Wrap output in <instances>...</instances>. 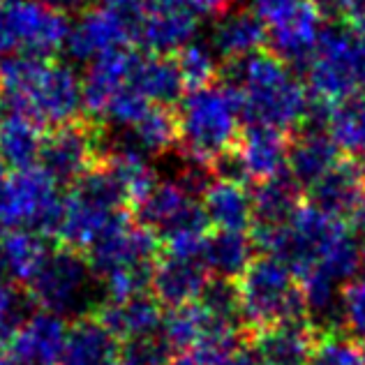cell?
Listing matches in <instances>:
<instances>
[{
	"label": "cell",
	"mask_w": 365,
	"mask_h": 365,
	"mask_svg": "<svg viewBox=\"0 0 365 365\" xmlns=\"http://www.w3.org/2000/svg\"><path fill=\"white\" fill-rule=\"evenodd\" d=\"M0 93L12 111H21L44 128L74 123L83 111L81 76L70 63L40 56H5Z\"/></svg>",
	"instance_id": "obj_1"
},
{
	"label": "cell",
	"mask_w": 365,
	"mask_h": 365,
	"mask_svg": "<svg viewBox=\"0 0 365 365\" xmlns=\"http://www.w3.org/2000/svg\"><path fill=\"white\" fill-rule=\"evenodd\" d=\"M227 83L238 93L247 125H268L287 132L305 123L310 95L292 67L275 53L257 51L247 58L232 61L227 67Z\"/></svg>",
	"instance_id": "obj_2"
},
{
	"label": "cell",
	"mask_w": 365,
	"mask_h": 365,
	"mask_svg": "<svg viewBox=\"0 0 365 365\" xmlns=\"http://www.w3.org/2000/svg\"><path fill=\"white\" fill-rule=\"evenodd\" d=\"M241 100L234 86L208 83L192 88L178 102V141L185 155L213 165L241 137Z\"/></svg>",
	"instance_id": "obj_3"
},
{
	"label": "cell",
	"mask_w": 365,
	"mask_h": 365,
	"mask_svg": "<svg viewBox=\"0 0 365 365\" xmlns=\"http://www.w3.org/2000/svg\"><path fill=\"white\" fill-rule=\"evenodd\" d=\"M139 222L167 247V255L199 257L208 236V217L201 201L178 180H158L139 204Z\"/></svg>",
	"instance_id": "obj_4"
},
{
	"label": "cell",
	"mask_w": 365,
	"mask_h": 365,
	"mask_svg": "<svg viewBox=\"0 0 365 365\" xmlns=\"http://www.w3.org/2000/svg\"><path fill=\"white\" fill-rule=\"evenodd\" d=\"M344 227L338 215H331L319 206L299 204L292 217L282 225L257 227L255 229V245L262 247L266 255L289 268L296 277H303L317 268L322 255L326 252Z\"/></svg>",
	"instance_id": "obj_5"
},
{
	"label": "cell",
	"mask_w": 365,
	"mask_h": 365,
	"mask_svg": "<svg viewBox=\"0 0 365 365\" xmlns=\"http://www.w3.org/2000/svg\"><path fill=\"white\" fill-rule=\"evenodd\" d=\"M238 299H241L243 324L257 331L282 322L307 324L296 275L271 255L255 259L238 277Z\"/></svg>",
	"instance_id": "obj_6"
},
{
	"label": "cell",
	"mask_w": 365,
	"mask_h": 365,
	"mask_svg": "<svg viewBox=\"0 0 365 365\" xmlns=\"http://www.w3.org/2000/svg\"><path fill=\"white\" fill-rule=\"evenodd\" d=\"M125 197L107 169H91L65 195L56 236L72 250H88L123 215Z\"/></svg>",
	"instance_id": "obj_7"
},
{
	"label": "cell",
	"mask_w": 365,
	"mask_h": 365,
	"mask_svg": "<svg viewBox=\"0 0 365 365\" xmlns=\"http://www.w3.org/2000/svg\"><path fill=\"white\" fill-rule=\"evenodd\" d=\"M95 282L91 264L72 247L51 250L42 266L28 280V299L40 310L58 317H83L95 305Z\"/></svg>",
	"instance_id": "obj_8"
},
{
	"label": "cell",
	"mask_w": 365,
	"mask_h": 365,
	"mask_svg": "<svg viewBox=\"0 0 365 365\" xmlns=\"http://www.w3.org/2000/svg\"><path fill=\"white\" fill-rule=\"evenodd\" d=\"M307 86L312 98L331 104L347 102L365 88V67L356 33L342 26H326L310 65Z\"/></svg>",
	"instance_id": "obj_9"
},
{
	"label": "cell",
	"mask_w": 365,
	"mask_h": 365,
	"mask_svg": "<svg viewBox=\"0 0 365 365\" xmlns=\"http://www.w3.org/2000/svg\"><path fill=\"white\" fill-rule=\"evenodd\" d=\"M61 182L35 165L16 169L0 192V227L31 229L40 234H56L63 215Z\"/></svg>",
	"instance_id": "obj_10"
},
{
	"label": "cell",
	"mask_w": 365,
	"mask_h": 365,
	"mask_svg": "<svg viewBox=\"0 0 365 365\" xmlns=\"http://www.w3.org/2000/svg\"><path fill=\"white\" fill-rule=\"evenodd\" d=\"M70 21L44 0H0V53L51 58L65 49Z\"/></svg>",
	"instance_id": "obj_11"
},
{
	"label": "cell",
	"mask_w": 365,
	"mask_h": 365,
	"mask_svg": "<svg viewBox=\"0 0 365 365\" xmlns=\"http://www.w3.org/2000/svg\"><path fill=\"white\" fill-rule=\"evenodd\" d=\"M137 42V14L130 9L100 5L88 7L70 24L65 51L76 63H93L102 56L130 49Z\"/></svg>",
	"instance_id": "obj_12"
},
{
	"label": "cell",
	"mask_w": 365,
	"mask_h": 365,
	"mask_svg": "<svg viewBox=\"0 0 365 365\" xmlns=\"http://www.w3.org/2000/svg\"><path fill=\"white\" fill-rule=\"evenodd\" d=\"M158 245V236L148 227H143L141 222L134 225L123 213L88 247V264L100 280L113 273L153 271Z\"/></svg>",
	"instance_id": "obj_13"
},
{
	"label": "cell",
	"mask_w": 365,
	"mask_h": 365,
	"mask_svg": "<svg viewBox=\"0 0 365 365\" xmlns=\"http://www.w3.org/2000/svg\"><path fill=\"white\" fill-rule=\"evenodd\" d=\"M98 158V137L83 125L67 123L46 134L40 153V165L56 182H74L93 169Z\"/></svg>",
	"instance_id": "obj_14"
},
{
	"label": "cell",
	"mask_w": 365,
	"mask_h": 365,
	"mask_svg": "<svg viewBox=\"0 0 365 365\" xmlns=\"http://www.w3.org/2000/svg\"><path fill=\"white\" fill-rule=\"evenodd\" d=\"M271 51L289 67H307L324 31L322 12L312 0H301L292 12L266 26Z\"/></svg>",
	"instance_id": "obj_15"
},
{
	"label": "cell",
	"mask_w": 365,
	"mask_h": 365,
	"mask_svg": "<svg viewBox=\"0 0 365 365\" xmlns=\"http://www.w3.org/2000/svg\"><path fill=\"white\" fill-rule=\"evenodd\" d=\"M197 12L187 7L146 5L137 14V42L150 53L171 56L197 40Z\"/></svg>",
	"instance_id": "obj_16"
},
{
	"label": "cell",
	"mask_w": 365,
	"mask_h": 365,
	"mask_svg": "<svg viewBox=\"0 0 365 365\" xmlns=\"http://www.w3.org/2000/svg\"><path fill=\"white\" fill-rule=\"evenodd\" d=\"M67 338V324L53 312H31L19 326L7 351L21 365H58Z\"/></svg>",
	"instance_id": "obj_17"
},
{
	"label": "cell",
	"mask_w": 365,
	"mask_h": 365,
	"mask_svg": "<svg viewBox=\"0 0 365 365\" xmlns=\"http://www.w3.org/2000/svg\"><path fill=\"white\" fill-rule=\"evenodd\" d=\"M208 284V271L199 257L165 255L153 266V296L169 307L197 303Z\"/></svg>",
	"instance_id": "obj_18"
},
{
	"label": "cell",
	"mask_w": 365,
	"mask_h": 365,
	"mask_svg": "<svg viewBox=\"0 0 365 365\" xmlns=\"http://www.w3.org/2000/svg\"><path fill=\"white\" fill-rule=\"evenodd\" d=\"M234 150L247 178L252 180H268L287 171L289 141L282 130L268 128V125H247Z\"/></svg>",
	"instance_id": "obj_19"
},
{
	"label": "cell",
	"mask_w": 365,
	"mask_h": 365,
	"mask_svg": "<svg viewBox=\"0 0 365 365\" xmlns=\"http://www.w3.org/2000/svg\"><path fill=\"white\" fill-rule=\"evenodd\" d=\"M266 40V24L259 19L255 9L252 12L250 9H229V12L217 14V21L210 28L208 44L213 46L220 58L232 63L262 51Z\"/></svg>",
	"instance_id": "obj_20"
},
{
	"label": "cell",
	"mask_w": 365,
	"mask_h": 365,
	"mask_svg": "<svg viewBox=\"0 0 365 365\" xmlns=\"http://www.w3.org/2000/svg\"><path fill=\"white\" fill-rule=\"evenodd\" d=\"M314 347L312 329L301 322H282L257 331L252 354L259 365H307Z\"/></svg>",
	"instance_id": "obj_21"
},
{
	"label": "cell",
	"mask_w": 365,
	"mask_h": 365,
	"mask_svg": "<svg viewBox=\"0 0 365 365\" xmlns=\"http://www.w3.org/2000/svg\"><path fill=\"white\" fill-rule=\"evenodd\" d=\"M130 86L137 88L143 98L155 107H171L180 102L182 91L187 88L182 81L176 61L160 53H134L130 67Z\"/></svg>",
	"instance_id": "obj_22"
},
{
	"label": "cell",
	"mask_w": 365,
	"mask_h": 365,
	"mask_svg": "<svg viewBox=\"0 0 365 365\" xmlns=\"http://www.w3.org/2000/svg\"><path fill=\"white\" fill-rule=\"evenodd\" d=\"M340 146L329 134V130L310 128L301 137L289 143V155H287V174L299 185L310 187L324 174L340 162Z\"/></svg>",
	"instance_id": "obj_23"
},
{
	"label": "cell",
	"mask_w": 365,
	"mask_h": 365,
	"mask_svg": "<svg viewBox=\"0 0 365 365\" xmlns=\"http://www.w3.org/2000/svg\"><path fill=\"white\" fill-rule=\"evenodd\" d=\"M201 206L208 217V225L220 232H247L255 222L252 195L245 190V182L236 180H210L201 195Z\"/></svg>",
	"instance_id": "obj_24"
},
{
	"label": "cell",
	"mask_w": 365,
	"mask_h": 365,
	"mask_svg": "<svg viewBox=\"0 0 365 365\" xmlns=\"http://www.w3.org/2000/svg\"><path fill=\"white\" fill-rule=\"evenodd\" d=\"M162 303L146 292L123 301H109L102 307L100 322L116 335V340H137L155 335L162 329Z\"/></svg>",
	"instance_id": "obj_25"
},
{
	"label": "cell",
	"mask_w": 365,
	"mask_h": 365,
	"mask_svg": "<svg viewBox=\"0 0 365 365\" xmlns=\"http://www.w3.org/2000/svg\"><path fill=\"white\" fill-rule=\"evenodd\" d=\"M132 56L134 53L130 49H123L88 63V70L81 76V86H83V109L91 116L102 118L107 104L113 100V95L130 83Z\"/></svg>",
	"instance_id": "obj_26"
},
{
	"label": "cell",
	"mask_w": 365,
	"mask_h": 365,
	"mask_svg": "<svg viewBox=\"0 0 365 365\" xmlns=\"http://www.w3.org/2000/svg\"><path fill=\"white\" fill-rule=\"evenodd\" d=\"M111 178L116 180V185L120 187L125 201H132L134 206L148 195L153 185L160 180L155 167L150 165V158L146 153H141L139 148H134L128 139L116 141L109 150L107 167Z\"/></svg>",
	"instance_id": "obj_27"
},
{
	"label": "cell",
	"mask_w": 365,
	"mask_h": 365,
	"mask_svg": "<svg viewBox=\"0 0 365 365\" xmlns=\"http://www.w3.org/2000/svg\"><path fill=\"white\" fill-rule=\"evenodd\" d=\"M118 340L100 319H79L67 329L58 365H109L116 361Z\"/></svg>",
	"instance_id": "obj_28"
},
{
	"label": "cell",
	"mask_w": 365,
	"mask_h": 365,
	"mask_svg": "<svg viewBox=\"0 0 365 365\" xmlns=\"http://www.w3.org/2000/svg\"><path fill=\"white\" fill-rule=\"evenodd\" d=\"M44 143L42 125L21 111L0 116V158L9 169H28L40 162Z\"/></svg>",
	"instance_id": "obj_29"
},
{
	"label": "cell",
	"mask_w": 365,
	"mask_h": 365,
	"mask_svg": "<svg viewBox=\"0 0 365 365\" xmlns=\"http://www.w3.org/2000/svg\"><path fill=\"white\" fill-rule=\"evenodd\" d=\"M301 294L305 303L307 326L314 331L338 333L342 326V292L340 282L331 280L319 268L301 277Z\"/></svg>",
	"instance_id": "obj_30"
},
{
	"label": "cell",
	"mask_w": 365,
	"mask_h": 365,
	"mask_svg": "<svg viewBox=\"0 0 365 365\" xmlns=\"http://www.w3.org/2000/svg\"><path fill=\"white\" fill-rule=\"evenodd\" d=\"M363 176L365 171L356 162H338L329 174H324L310 187V199L314 206L331 215H349V210L363 195Z\"/></svg>",
	"instance_id": "obj_31"
},
{
	"label": "cell",
	"mask_w": 365,
	"mask_h": 365,
	"mask_svg": "<svg viewBox=\"0 0 365 365\" xmlns=\"http://www.w3.org/2000/svg\"><path fill=\"white\" fill-rule=\"evenodd\" d=\"M255 238L247 232H217L206 236L201 247V262L206 271L225 280H238L255 262Z\"/></svg>",
	"instance_id": "obj_32"
},
{
	"label": "cell",
	"mask_w": 365,
	"mask_h": 365,
	"mask_svg": "<svg viewBox=\"0 0 365 365\" xmlns=\"http://www.w3.org/2000/svg\"><path fill=\"white\" fill-rule=\"evenodd\" d=\"M51 250L44 234L31 229H5L0 234V264L16 282H28Z\"/></svg>",
	"instance_id": "obj_33"
},
{
	"label": "cell",
	"mask_w": 365,
	"mask_h": 365,
	"mask_svg": "<svg viewBox=\"0 0 365 365\" xmlns=\"http://www.w3.org/2000/svg\"><path fill=\"white\" fill-rule=\"evenodd\" d=\"M301 185L292 176H275L268 180H259L252 192V210L257 227L282 225L292 217V213L301 204Z\"/></svg>",
	"instance_id": "obj_34"
},
{
	"label": "cell",
	"mask_w": 365,
	"mask_h": 365,
	"mask_svg": "<svg viewBox=\"0 0 365 365\" xmlns=\"http://www.w3.org/2000/svg\"><path fill=\"white\" fill-rule=\"evenodd\" d=\"M329 134L342 153H349L354 162L365 171V98H351L333 107Z\"/></svg>",
	"instance_id": "obj_35"
},
{
	"label": "cell",
	"mask_w": 365,
	"mask_h": 365,
	"mask_svg": "<svg viewBox=\"0 0 365 365\" xmlns=\"http://www.w3.org/2000/svg\"><path fill=\"white\" fill-rule=\"evenodd\" d=\"M123 139H128L134 148L146 153L148 158L160 155L178 139L176 116L169 113L167 107H150L130 130L123 132Z\"/></svg>",
	"instance_id": "obj_36"
},
{
	"label": "cell",
	"mask_w": 365,
	"mask_h": 365,
	"mask_svg": "<svg viewBox=\"0 0 365 365\" xmlns=\"http://www.w3.org/2000/svg\"><path fill=\"white\" fill-rule=\"evenodd\" d=\"M361 266H363V247L349 229H344V232L326 247L319 264H317L319 271H324L331 280L340 284L351 282L354 277L359 275Z\"/></svg>",
	"instance_id": "obj_37"
},
{
	"label": "cell",
	"mask_w": 365,
	"mask_h": 365,
	"mask_svg": "<svg viewBox=\"0 0 365 365\" xmlns=\"http://www.w3.org/2000/svg\"><path fill=\"white\" fill-rule=\"evenodd\" d=\"M199 305L210 314V319L222 326L238 329V326L243 324L238 284L234 280H225V277L208 280L204 294L199 296Z\"/></svg>",
	"instance_id": "obj_38"
},
{
	"label": "cell",
	"mask_w": 365,
	"mask_h": 365,
	"mask_svg": "<svg viewBox=\"0 0 365 365\" xmlns=\"http://www.w3.org/2000/svg\"><path fill=\"white\" fill-rule=\"evenodd\" d=\"M217 58L220 56L215 53V49L206 42L192 40L187 46H182V49L176 53V65H178L185 86H190V88L208 86L215 79V74L220 70Z\"/></svg>",
	"instance_id": "obj_39"
},
{
	"label": "cell",
	"mask_w": 365,
	"mask_h": 365,
	"mask_svg": "<svg viewBox=\"0 0 365 365\" xmlns=\"http://www.w3.org/2000/svg\"><path fill=\"white\" fill-rule=\"evenodd\" d=\"M307 365H363V351L354 340L338 333H324L314 340Z\"/></svg>",
	"instance_id": "obj_40"
},
{
	"label": "cell",
	"mask_w": 365,
	"mask_h": 365,
	"mask_svg": "<svg viewBox=\"0 0 365 365\" xmlns=\"http://www.w3.org/2000/svg\"><path fill=\"white\" fill-rule=\"evenodd\" d=\"M150 107H155V104H150L137 88H132L128 83L125 88H120L116 95H113V100L107 104L102 118H107L111 125H116L118 130L125 132V130H130Z\"/></svg>",
	"instance_id": "obj_41"
},
{
	"label": "cell",
	"mask_w": 365,
	"mask_h": 365,
	"mask_svg": "<svg viewBox=\"0 0 365 365\" xmlns=\"http://www.w3.org/2000/svg\"><path fill=\"white\" fill-rule=\"evenodd\" d=\"M174 349L162 338V333L146 335V338L128 340L120 351V365H167Z\"/></svg>",
	"instance_id": "obj_42"
},
{
	"label": "cell",
	"mask_w": 365,
	"mask_h": 365,
	"mask_svg": "<svg viewBox=\"0 0 365 365\" xmlns=\"http://www.w3.org/2000/svg\"><path fill=\"white\" fill-rule=\"evenodd\" d=\"M342 326L354 338L365 340V275L354 277L342 292Z\"/></svg>",
	"instance_id": "obj_43"
},
{
	"label": "cell",
	"mask_w": 365,
	"mask_h": 365,
	"mask_svg": "<svg viewBox=\"0 0 365 365\" xmlns=\"http://www.w3.org/2000/svg\"><path fill=\"white\" fill-rule=\"evenodd\" d=\"M225 359L227 356L208 347H192V349H182L174 354L167 365H220Z\"/></svg>",
	"instance_id": "obj_44"
},
{
	"label": "cell",
	"mask_w": 365,
	"mask_h": 365,
	"mask_svg": "<svg viewBox=\"0 0 365 365\" xmlns=\"http://www.w3.org/2000/svg\"><path fill=\"white\" fill-rule=\"evenodd\" d=\"M299 3L301 0H252V7L259 14V19L268 26V24L277 21L280 16H284L287 12H292Z\"/></svg>",
	"instance_id": "obj_45"
},
{
	"label": "cell",
	"mask_w": 365,
	"mask_h": 365,
	"mask_svg": "<svg viewBox=\"0 0 365 365\" xmlns=\"http://www.w3.org/2000/svg\"><path fill=\"white\" fill-rule=\"evenodd\" d=\"M24 296L16 289V280L5 271V266L0 264V310L16 301H21Z\"/></svg>",
	"instance_id": "obj_46"
},
{
	"label": "cell",
	"mask_w": 365,
	"mask_h": 365,
	"mask_svg": "<svg viewBox=\"0 0 365 365\" xmlns=\"http://www.w3.org/2000/svg\"><path fill=\"white\" fill-rule=\"evenodd\" d=\"M44 3L63 16H79L83 9H88L91 0H44Z\"/></svg>",
	"instance_id": "obj_47"
},
{
	"label": "cell",
	"mask_w": 365,
	"mask_h": 365,
	"mask_svg": "<svg viewBox=\"0 0 365 365\" xmlns=\"http://www.w3.org/2000/svg\"><path fill=\"white\" fill-rule=\"evenodd\" d=\"M344 14L349 19L351 31L356 35H365V0H349Z\"/></svg>",
	"instance_id": "obj_48"
},
{
	"label": "cell",
	"mask_w": 365,
	"mask_h": 365,
	"mask_svg": "<svg viewBox=\"0 0 365 365\" xmlns=\"http://www.w3.org/2000/svg\"><path fill=\"white\" fill-rule=\"evenodd\" d=\"M349 220H351V232L363 236V241H365V192L349 210Z\"/></svg>",
	"instance_id": "obj_49"
},
{
	"label": "cell",
	"mask_w": 365,
	"mask_h": 365,
	"mask_svg": "<svg viewBox=\"0 0 365 365\" xmlns=\"http://www.w3.org/2000/svg\"><path fill=\"white\" fill-rule=\"evenodd\" d=\"M312 3L317 5V9L322 12V16H340L347 12V5L349 0H312Z\"/></svg>",
	"instance_id": "obj_50"
},
{
	"label": "cell",
	"mask_w": 365,
	"mask_h": 365,
	"mask_svg": "<svg viewBox=\"0 0 365 365\" xmlns=\"http://www.w3.org/2000/svg\"><path fill=\"white\" fill-rule=\"evenodd\" d=\"M190 7L192 12L197 14H220L225 12V3L222 0H190Z\"/></svg>",
	"instance_id": "obj_51"
},
{
	"label": "cell",
	"mask_w": 365,
	"mask_h": 365,
	"mask_svg": "<svg viewBox=\"0 0 365 365\" xmlns=\"http://www.w3.org/2000/svg\"><path fill=\"white\" fill-rule=\"evenodd\" d=\"M220 365H259V363H257V356L252 351H245V349L238 347L236 351L229 354V356Z\"/></svg>",
	"instance_id": "obj_52"
},
{
	"label": "cell",
	"mask_w": 365,
	"mask_h": 365,
	"mask_svg": "<svg viewBox=\"0 0 365 365\" xmlns=\"http://www.w3.org/2000/svg\"><path fill=\"white\" fill-rule=\"evenodd\" d=\"M102 5H111V7H120V9H134L143 5L146 0H100Z\"/></svg>",
	"instance_id": "obj_53"
},
{
	"label": "cell",
	"mask_w": 365,
	"mask_h": 365,
	"mask_svg": "<svg viewBox=\"0 0 365 365\" xmlns=\"http://www.w3.org/2000/svg\"><path fill=\"white\" fill-rule=\"evenodd\" d=\"M0 365H21L7 349H0Z\"/></svg>",
	"instance_id": "obj_54"
},
{
	"label": "cell",
	"mask_w": 365,
	"mask_h": 365,
	"mask_svg": "<svg viewBox=\"0 0 365 365\" xmlns=\"http://www.w3.org/2000/svg\"><path fill=\"white\" fill-rule=\"evenodd\" d=\"M7 165L3 162V158H0V192H3V187H5V182H7V178H9V174H7Z\"/></svg>",
	"instance_id": "obj_55"
},
{
	"label": "cell",
	"mask_w": 365,
	"mask_h": 365,
	"mask_svg": "<svg viewBox=\"0 0 365 365\" xmlns=\"http://www.w3.org/2000/svg\"><path fill=\"white\" fill-rule=\"evenodd\" d=\"M361 351H363V365H365V344H363V347H361Z\"/></svg>",
	"instance_id": "obj_56"
},
{
	"label": "cell",
	"mask_w": 365,
	"mask_h": 365,
	"mask_svg": "<svg viewBox=\"0 0 365 365\" xmlns=\"http://www.w3.org/2000/svg\"><path fill=\"white\" fill-rule=\"evenodd\" d=\"M109 365H120V361H113V363H109Z\"/></svg>",
	"instance_id": "obj_57"
},
{
	"label": "cell",
	"mask_w": 365,
	"mask_h": 365,
	"mask_svg": "<svg viewBox=\"0 0 365 365\" xmlns=\"http://www.w3.org/2000/svg\"><path fill=\"white\" fill-rule=\"evenodd\" d=\"M222 3H225V5H229V3H232V0H222Z\"/></svg>",
	"instance_id": "obj_58"
},
{
	"label": "cell",
	"mask_w": 365,
	"mask_h": 365,
	"mask_svg": "<svg viewBox=\"0 0 365 365\" xmlns=\"http://www.w3.org/2000/svg\"><path fill=\"white\" fill-rule=\"evenodd\" d=\"M0 234H3V227H0Z\"/></svg>",
	"instance_id": "obj_59"
},
{
	"label": "cell",
	"mask_w": 365,
	"mask_h": 365,
	"mask_svg": "<svg viewBox=\"0 0 365 365\" xmlns=\"http://www.w3.org/2000/svg\"><path fill=\"white\" fill-rule=\"evenodd\" d=\"M0 116H3V113H0Z\"/></svg>",
	"instance_id": "obj_60"
}]
</instances>
